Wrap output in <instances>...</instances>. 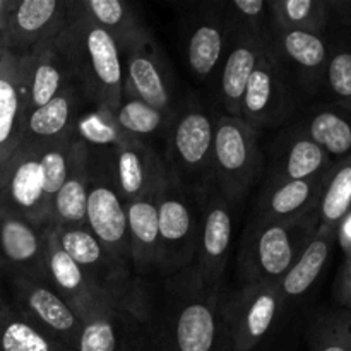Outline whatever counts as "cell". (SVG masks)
<instances>
[{
  "label": "cell",
  "instance_id": "obj_44",
  "mask_svg": "<svg viewBox=\"0 0 351 351\" xmlns=\"http://www.w3.org/2000/svg\"><path fill=\"white\" fill-rule=\"evenodd\" d=\"M336 242L339 243L345 256L351 254V211L341 219V223L336 228Z\"/></svg>",
  "mask_w": 351,
  "mask_h": 351
},
{
  "label": "cell",
  "instance_id": "obj_25",
  "mask_svg": "<svg viewBox=\"0 0 351 351\" xmlns=\"http://www.w3.org/2000/svg\"><path fill=\"white\" fill-rule=\"evenodd\" d=\"M158 191L125 204L130 264L137 276L146 280L158 276V256H160Z\"/></svg>",
  "mask_w": 351,
  "mask_h": 351
},
{
  "label": "cell",
  "instance_id": "obj_38",
  "mask_svg": "<svg viewBox=\"0 0 351 351\" xmlns=\"http://www.w3.org/2000/svg\"><path fill=\"white\" fill-rule=\"evenodd\" d=\"M308 351H351V312L332 307L317 312L307 329Z\"/></svg>",
  "mask_w": 351,
  "mask_h": 351
},
{
  "label": "cell",
  "instance_id": "obj_19",
  "mask_svg": "<svg viewBox=\"0 0 351 351\" xmlns=\"http://www.w3.org/2000/svg\"><path fill=\"white\" fill-rule=\"evenodd\" d=\"M29 67V53L5 51L0 60V170L16 153L23 139Z\"/></svg>",
  "mask_w": 351,
  "mask_h": 351
},
{
  "label": "cell",
  "instance_id": "obj_17",
  "mask_svg": "<svg viewBox=\"0 0 351 351\" xmlns=\"http://www.w3.org/2000/svg\"><path fill=\"white\" fill-rule=\"evenodd\" d=\"M122 58L125 72L123 91L154 108L173 113L182 98L177 96L170 64L153 33L146 34L136 47L123 51Z\"/></svg>",
  "mask_w": 351,
  "mask_h": 351
},
{
  "label": "cell",
  "instance_id": "obj_20",
  "mask_svg": "<svg viewBox=\"0 0 351 351\" xmlns=\"http://www.w3.org/2000/svg\"><path fill=\"white\" fill-rule=\"evenodd\" d=\"M12 278L48 281L45 228L0 215V285Z\"/></svg>",
  "mask_w": 351,
  "mask_h": 351
},
{
  "label": "cell",
  "instance_id": "obj_27",
  "mask_svg": "<svg viewBox=\"0 0 351 351\" xmlns=\"http://www.w3.org/2000/svg\"><path fill=\"white\" fill-rule=\"evenodd\" d=\"M264 41L242 34H230L228 48L223 57L221 67L218 72V95L225 115L239 117L240 101L247 88L254 69L259 64L264 50Z\"/></svg>",
  "mask_w": 351,
  "mask_h": 351
},
{
  "label": "cell",
  "instance_id": "obj_40",
  "mask_svg": "<svg viewBox=\"0 0 351 351\" xmlns=\"http://www.w3.org/2000/svg\"><path fill=\"white\" fill-rule=\"evenodd\" d=\"M74 136L89 149H113L127 143L129 137L117 123L113 112L95 108L82 110L74 123Z\"/></svg>",
  "mask_w": 351,
  "mask_h": 351
},
{
  "label": "cell",
  "instance_id": "obj_34",
  "mask_svg": "<svg viewBox=\"0 0 351 351\" xmlns=\"http://www.w3.org/2000/svg\"><path fill=\"white\" fill-rule=\"evenodd\" d=\"M273 23L287 29L326 36L331 29L328 0H269Z\"/></svg>",
  "mask_w": 351,
  "mask_h": 351
},
{
  "label": "cell",
  "instance_id": "obj_12",
  "mask_svg": "<svg viewBox=\"0 0 351 351\" xmlns=\"http://www.w3.org/2000/svg\"><path fill=\"white\" fill-rule=\"evenodd\" d=\"M5 298L31 326L53 339L65 351H72L81 332L82 321L65 304L50 283L29 278L5 281Z\"/></svg>",
  "mask_w": 351,
  "mask_h": 351
},
{
  "label": "cell",
  "instance_id": "obj_30",
  "mask_svg": "<svg viewBox=\"0 0 351 351\" xmlns=\"http://www.w3.org/2000/svg\"><path fill=\"white\" fill-rule=\"evenodd\" d=\"M75 3L88 19L113 38L122 53L151 33L136 5L125 0H75Z\"/></svg>",
  "mask_w": 351,
  "mask_h": 351
},
{
  "label": "cell",
  "instance_id": "obj_11",
  "mask_svg": "<svg viewBox=\"0 0 351 351\" xmlns=\"http://www.w3.org/2000/svg\"><path fill=\"white\" fill-rule=\"evenodd\" d=\"M242 206L225 197L215 185L202 199L199 243L192 266L211 288H226V269Z\"/></svg>",
  "mask_w": 351,
  "mask_h": 351
},
{
  "label": "cell",
  "instance_id": "obj_24",
  "mask_svg": "<svg viewBox=\"0 0 351 351\" xmlns=\"http://www.w3.org/2000/svg\"><path fill=\"white\" fill-rule=\"evenodd\" d=\"M84 101L86 98L77 84H71L47 105L27 112L19 147L38 149L71 134L75 120L84 110Z\"/></svg>",
  "mask_w": 351,
  "mask_h": 351
},
{
  "label": "cell",
  "instance_id": "obj_15",
  "mask_svg": "<svg viewBox=\"0 0 351 351\" xmlns=\"http://www.w3.org/2000/svg\"><path fill=\"white\" fill-rule=\"evenodd\" d=\"M0 215L48 226V201L36 151L17 147L0 170Z\"/></svg>",
  "mask_w": 351,
  "mask_h": 351
},
{
  "label": "cell",
  "instance_id": "obj_46",
  "mask_svg": "<svg viewBox=\"0 0 351 351\" xmlns=\"http://www.w3.org/2000/svg\"><path fill=\"white\" fill-rule=\"evenodd\" d=\"M3 53H5V48H3V43H2V36H0V60H2Z\"/></svg>",
  "mask_w": 351,
  "mask_h": 351
},
{
  "label": "cell",
  "instance_id": "obj_21",
  "mask_svg": "<svg viewBox=\"0 0 351 351\" xmlns=\"http://www.w3.org/2000/svg\"><path fill=\"white\" fill-rule=\"evenodd\" d=\"M335 161L317 146L297 122L283 129L273 144V158L264 184L305 180L326 175Z\"/></svg>",
  "mask_w": 351,
  "mask_h": 351
},
{
  "label": "cell",
  "instance_id": "obj_6",
  "mask_svg": "<svg viewBox=\"0 0 351 351\" xmlns=\"http://www.w3.org/2000/svg\"><path fill=\"white\" fill-rule=\"evenodd\" d=\"M261 132L240 117L219 113L215 125L213 185L230 201L243 204L264 173Z\"/></svg>",
  "mask_w": 351,
  "mask_h": 351
},
{
  "label": "cell",
  "instance_id": "obj_43",
  "mask_svg": "<svg viewBox=\"0 0 351 351\" xmlns=\"http://www.w3.org/2000/svg\"><path fill=\"white\" fill-rule=\"evenodd\" d=\"M328 2L329 14H331V29L351 31V0H328Z\"/></svg>",
  "mask_w": 351,
  "mask_h": 351
},
{
  "label": "cell",
  "instance_id": "obj_18",
  "mask_svg": "<svg viewBox=\"0 0 351 351\" xmlns=\"http://www.w3.org/2000/svg\"><path fill=\"white\" fill-rule=\"evenodd\" d=\"M45 266L51 288L64 298L65 304L82 322L115 308L93 288L77 264L62 249L51 226H45Z\"/></svg>",
  "mask_w": 351,
  "mask_h": 351
},
{
  "label": "cell",
  "instance_id": "obj_13",
  "mask_svg": "<svg viewBox=\"0 0 351 351\" xmlns=\"http://www.w3.org/2000/svg\"><path fill=\"white\" fill-rule=\"evenodd\" d=\"M266 47L297 95L314 98L324 91L329 58L328 34L321 36L274 24Z\"/></svg>",
  "mask_w": 351,
  "mask_h": 351
},
{
  "label": "cell",
  "instance_id": "obj_37",
  "mask_svg": "<svg viewBox=\"0 0 351 351\" xmlns=\"http://www.w3.org/2000/svg\"><path fill=\"white\" fill-rule=\"evenodd\" d=\"M329 58L326 69L324 93L329 101L351 112V31L328 33Z\"/></svg>",
  "mask_w": 351,
  "mask_h": 351
},
{
  "label": "cell",
  "instance_id": "obj_2",
  "mask_svg": "<svg viewBox=\"0 0 351 351\" xmlns=\"http://www.w3.org/2000/svg\"><path fill=\"white\" fill-rule=\"evenodd\" d=\"M55 43L86 101L95 108L113 112L125 88L122 51L113 38L71 0V16Z\"/></svg>",
  "mask_w": 351,
  "mask_h": 351
},
{
  "label": "cell",
  "instance_id": "obj_8",
  "mask_svg": "<svg viewBox=\"0 0 351 351\" xmlns=\"http://www.w3.org/2000/svg\"><path fill=\"white\" fill-rule=\"evenodd\" d=\"M201 213L202 199L182 187L167 170L158 191L160 256L156 278L171 276L194 263Z\"/></svg>",
  "mask_w": 351,
  "mask_h": 351
},
{
  "label": "cell",
  "instance_id": "obj_42",
  "mask_svg": "<svg viewBox=\"0 0 351 351\" xmlns=\"http://www.w3.org/2000/svg\"><path fill=\"white\" fill-rule=\"evenodd\" d=\"M332 295H335L336 307L351 312V254L346 256L345 263L339 269Z\"/></svg>",
  "mask_w": 351,
  "mask_h": 351
},
{
  "label": "cell",
  "instance_id": "obj_5",
  "mask_svg": "<svg viewBox=\"0 0 351 351\" xmlns=\"http://www.w3.org/2000/svg\"><path fill=\"white\" fill-rule=\"evenodd\" d=\"M62 249L71 256L86 280L119 311L143 321L149 280L137 276L130 263L110 252L88 226H51Z\"/></svg>",
  "mask_w": 351,
  "mask_h": 351
},
{
  "label": "cell",
  "instance_id": "obj_26",
  "mask_svg": "<svg viewBox=\"0 0 351 351\" xmlns=\"http://www.w3.org/2000/svg\"><path fill=\"white\" fill-rule=\"evenodd\" d=\"M326 175L305 178V180L285 182V184H263L250 219L283 221L315 211L324 189Z\"/></svg>",
  "mask_w": 351,
  "mask_h": 351
},
{
  "label": "cell",
  "instance_id": "obj_36",
  "mask_svg": "<svg viewBox=\"0 0 351 351\" xmlns=\"http://www.w3.org/2000/svg\"><path fill=\"white\" fill-rule=\"evenodd\" d=\"M0 351H65L31 326L0 291Z\"/></svg>",
  "mask_w": 351,
  "mask_h": 351
},
{
  "label": "cell",
  "instance_id": "obj_31",
  "mask_svg": "<svg viewBox=\"0 0 351 351\" xmlns=\"http://www.w3.org/2000/svg\"><path fill=\"white\" fill-rule=\"evenodd\" d=\"M88 202V146L77 139L67 177L51 197L48 226H84Z\"/></svg>",
  "mask_w": 351,
  "mask_h": 351
},
{
  "label": "cell",
  "instance_id": "obj_45",
  "mask_svg": "<svg viewBox=\"0 0 351 351\" xmlns=\"http://www.w3.org/2000/svg\"><path fill=\"white\" fill-rule=\"evenodd\" d=\"M10 3H12V0H0V21L3 19L5 12H7V10H9Z\"/></svg>",
  "mask_w": 351,
  "mask_h": 351
},
{
  "label": "cell",
  "instance_id": "obj_7",
  "mask_svg": "<svg viewBox=\"0 0 351 351\" xmlns=\"http://www.w3.org/2000/svg\"><path fill=\"white\" fill-rule=\"evenodd\" d=\"M290 312L278 285L243 283L235 290H226L230 350L263 351L276 338Z\"/></svg>",
  "mask_w": 351,
  "mask_h": 351
},
{
  "label": "cell",
  "instance_id": "obj_10",
  "mask_svg": "<svg viewBox=\"0 0 351 351\" xmlns=\"http://www.w3.org/2000/svg\"><path fill=\"white\" fill-rule=\"evenodd\" d=\"M180 31L185 64L199 82L218 75L230 41L226 0H197L182 7Z\"/></svg>",
  "mask_w": 351,
  "mask_h": 351
},
{
  "label": "cell",
  "instance_id": "obj_39",
  "mask_svg": "<svg viewBox=\"0 0 351 351\" xmlns=\"http://www.w3.org/2000/svg\"><path fill=\"white\" fill-rule=\"evenodd\" d=\"M230 34H242L267 43L274 23L269 0H226Z\"/></svg>",
  "mask_w": 351,
  "mask_h": 351
},
{
  "label": "cell",
  "instance_id": "obj_4",
  "mask_svg": "<svg viewBox=\"0 0 351 351\" xmlns=\"http://www.w3.org/2000/svg\"><path fill=\"white\" fill-rule=\"evenodd\" d=\"M216 117L194 93L184 96L167 130L163 160L168 173L184 189L204 199L213 187Z\"/></svg>",
  "mask_w": 351,
  "mask_h": 351
},
{
  "label": "cell",
  "instance_id": "obj_3",
  "mask_svg": "<svg viewBox=\"0 0 351 351\" xmlns=\"http://www.w3.org/2000/svg\"><path fill=\"white\" fill-rule=\"evenodd\" d=\"M317 228V209L283 221L250 219L243 230L237 256V271L242 285H278Z\"/></svg>",
  "mask_w": 351,
  "mask_h": 351
},
{
  "label": "cell",
  "instance_id": "obj_29",
  "mask_svg": "<svg viewBox=\"0 0 351 351\" xmlns=\"http://www.w3.org/2000/svg\"><path fill=\"white\" fill-rule=\"evenodd\" d=\"M297 123L332 161L351 154V112L345 106L332 101L319 103L305 110Z\"/></svg>",
  "mask_w": 351,
  "mask_h": 351
},
{
  "label": "cell",
  "instance_id": "obj_9",
  "mask_svg": "<svg viewBox=\"0 0 351 351\" xmlns=\"http://www.w3.org/2000/svg\"><path fill=\"white\" fill-rule=\"evenodd\" d=\"M86 226L115 256L130 263L127 209L110 165V149L88 147V202ZM132 266V264H130Z\"/></svg>",
  "mask_w": 351,
  "mask_h": 351
},
{
  "label": "cell",
  "instance_id": "obj_41",
  "mask_svg": "<svg viewBox=\"0 0 351 351\" xmlns=\"http://www.w3.org/2000/svg\"><path fill=\"white\" fill-rule=\"evenodd\" d=\"M75 144H77V137L74 136V130H72L71 134L64 136L62 139L55 141V143H50L43 147L33 149L36 151L38 161H40L41 167V173H43L45 194H47L48 209H50L51 197H53L55 192L58 191L62 182L67 177L69 170H71V165L75 153Z\"/></svg>",
  "mask_w": 351,
  "mask_h": 351
},
{
  "label": "cell",
  "instance_id": "obj_33",
  "mask_svg": "<svg viewBox=\"0 0 351 351\" xmlns=\"http://www.w3.org/2000/svg\"><path fill=\"white\" fill-rule=\"evenodd\" d=\"M113 117L127 136L147 143V139L151 137L167 136L173 113L154 108V106L144 103L143 99L123 91L122 99L113 110Z\"/></svg>",
  "mask_w": 351,
  "mask_h": 351
},
{
  "label": "cell",
  "instance_id": "obj_1",
  "mask_svg": "<svg viewBox=\"0 0 351 351\" xmlns=\"http://www.w3.org/2000/svg\"><path fill=\"white\" fill-rule=\"evenodd\" d=\"M226 288H211L194 266L149 280L143 322L153 351H232Z\"/></svg>",
  "mask_w": 351,
  "mask_h": 351
},
{
  "label": "cell",
  "instance_id": "obj_23",
  "mask_svg": "<svg viewBox=\"0 0 351 351\" xmlns=\"http://www.w3.org/2000/svg\"><path fill=\"white\" fill-rule=\"evenodd\" d=\"M72 351H153V346L137 315L112 308L82 322Z\"/></svg>",
  "mask_w": 351,
  "mask_h": 351
},
{
  "label": "cell",
  "instance_id": "obj_35",
  "mask_svg": "<svg viewBox=\"0 0 351 351\" xmlns=\"http://www.w3.org/2000/svg\"><path fill=\"white\" fill-rule=\"evenodd\" d=\"M351 211V154L335 161L326 175L324 189L317 204L319 228H338Z\"/></svg>",
  "mask_w": 351,
  "mask_h": 351
},
{
  "label": "cell",
  "instance_id": "obj_32",
  "mask_svg": "<svg viewBox=\"0 0 351 351\" xmlns=\"http://www.w3.org/2000/svg\"><path fill=\"white\" fill-rule=\"evenodd\" d=\"M31 67L27 79V112L47 105L62 89L75 84L72 72L57 43L48 41L29 51Z\"/></svg>",
  "mask_w": 351,
  "mask_h": 351
},
{
  "label": "cell",
  "instance_id": "obj_28",
  "mask_svg": "<svg viewBox=\"0 0 351 351\" xmlns=\"http://www.w3.org/2000/svg\"><path fill=\"white\" fill-rule=\"evenodd\" d=\"M336 245L335 228H317L311 242L305 245L293 266L278 281V290L283 295L288 307L293 311L307 295L314 290L315 283L324 273Z\"/></svg>",
  "mask_w": 351,
  "mask_h": 351
},
{
  "label": "cell",
  "instance_id": "obj_16",
  "mask_svg": "<svg viewBox=\"0 0 351 351\" xmlns=\"http://www.w3.org/2000/svg\"><path fill=\"white\" fill-rule=\"evenodd\" d=\"M71 0H12L0 21V36L5 51L27 55L53 41L67 24Z\"/></svg>",
  "mask_w": 351,
  "mask_h": 351
},
{
  "label": "cell",
  "instance_id": "obj_22",
  "mask_svg": "<svg viewBox=\"0 0 351 351\" xmlns=\"http://www.w3.org/2000/svg\"><path fill=\"white\" fill-rule=\"evenodd\" d=\"M110 165L125 204L156 192L167 175L163 154L139 139H129L110 149Z\"/></svg>",
  "mask_w": 351,
  "mask_h": 351
},
{
  "label": "cell",
  "instance_id": "obj_14",
  "mask_svg": "<svg viewBox=\"0 0 351 351\" xmlns=\"http://www.w3.org/2000/svg\"><path fill=\"white\" fill-rule=\"evenodd\" d=\"M298 95L269 51L264 50L240 101L239 117L261 130L290 123L298 108Z\"/></svg>",
  "mask_w": 351,
  "mask_h": 351
}]
</instances>
